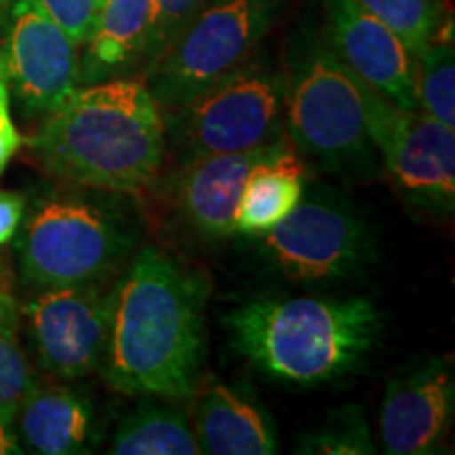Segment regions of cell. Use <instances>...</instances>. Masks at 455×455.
<instances>
[{
  "mask_svg": "<svg viewBox=\"0 0 455 455\" xmlns=\"http://www.w3.org/2000/svg\"><path fill=\"white\" fill-rule=\"evenodd\" d=\"M209 284L173 258L146 247L114 283L101 375L133 396L184 401L204 365V301Z\"/></svg>",
  "mask_w": 455,
  "mask_h": 455,
  "instance_id": "1",
  "label": "cell"
},
{
  "mask_svg": "<svg viewBox=\"0 0 455 455\" xmlns=\"http://www.w3.org/2000/svg\"><path fill=\"white\" fill-rule=\"evenodd\" d=\"M26 144L55 178L129 196L155 184L167 158L161 106L131 76L81 84Z\"/></svg>",
  "mask_w": 455,
  "mask_h": 455,
  "instance_id": "2",
  "label": "cell"
},
{
  "mask_svg": "<svg viewBox=\"0 0 455 455\" xmlns=\"http://www.w3.org/2000/svg\"><path fill=\"white\" fill-rule=\"evenodd\" d=\"M238 355L272 382L316 388L355 373L378 348L384 321L371 299L253 298L228 310Z\"/></svg>",
  "mask_w": 455,
  "mask_h": 455,
  "instance_id": "3",
  "label": "cell"
},
{
  "mask_svg": "<svg viewBox=\"0 0 455 455\" xmlns=\"http://www.w3.org/2000/svg\"><path fill=\"white\" fill-rule=\"evenodd\" d=\"M51 192L24 215L15 241L21 281L32 289L106 283L140 241V218L127 195Z\"/></svg>",
  "mask_w": 455,
  "mask_h": 455,
  "instance_id": "4",
  "label": "cell"
},
{
  "mask_svg": "<svg viewBox=\"0 0 455 455\" xmlns=\"http://www.w3.org/2000/svg\"><path fill=\"white\" fill-rule=\"evenodd\" d=\"M283 76L284 133L295 150L341 178L378 173L365 116L367 84L329 49L321 30L304 26L291 34Z\"/></svg>",
  "mask_w": 455,
  "mask_h": 455,
  "instance_id": "5",
  "label": "cell"
},
{
  "mask_svg": "<svg viewBox=\"0 0 455 455\" xmlns=\"http://www.w3.org/2000/svg\"><path fill=\"white\" fill-rule=\"evenodd\" d=\"M167 155L178 164L275 144L284 133L283 68L255 53L201 93L163 110Z\"/></svg>",
  "mask_w": 455,
  "mask_h": 455,
  "instance_id": "6",
  "label": "cell"
},
{
  "mask_svg": "<svg viewBox=\"0 0 455 455\" xmlns=\"http://www.w3.org/2000/svg\"><path fill=\"white\" fill-rule=\"evenodd\" d=\"M278 9L281 0H207L144 72L161 110L180 106L251 60Z\"/></svg>",
  "mask_w": 455,
  "mask_h": 455,
  "instance_id": "7",
  "label": "cell"
},
{
  "mask_svg": "<svg viewBox=\"0 0 455 455\" xmlns=\"http://www.w3.org/2000/svg\"><path fill=\"white\" fill-rule=\"evenodd\" d=\"M255 241L261 258L295 284L346 283L375 259L373 228L323 184L306 186L291 215Z\"/></svg>",
  "mask_w": 455,
  "mask_h": 455,
  "instance_id": "8",
  "label": "cell"
},
{
  "mask_svg": "<svg viewBox=\"0 0 455 455\" xmlns=\"http://www.w3.org/2000/svg\"><path fill=\"white\" fill-rule=\"evenodd\" d=\"M367 131L398 195L418 212L447 218L455 209V133L419 110H403L365 89Z\"/></svg>",
  "mask_w": 455,
  "mask_h": 455,
  "instance_id": "9",
  "label": "cell"
},
{
  "mask_svg": "<svg viewBox=\"0 0 455 455\" xmlns=\"http://www.w3.org/2000/svg\"><path fill=\"white\" fill-rule=\"evenodd\" d=\"M0 32L11 98L26 118L49 116L81 87L76 43L38 0H9Z\"/></svg>",
  "mask_w": 455,
  "mask_h": 455,
  "instance_id": "10",
  "label": "cell"
},
{
  "mask_svg": "<svg viewBox=\"0 0 455 455\" xmlns=\"http://www.w3.org/2000/svg\"><path fill=\"white\" fill-rule=\"evenodd\" d=\"M114 284L41 289L28 301V338L38 365L51 375L76 379L100 369L104 358Z\"/></svg>",
  "mask_w": 455,
  "mask_h": 455,
  "instance_id": "11",
  "label": "cell"
},
{
  "mask_svg": "<svg viewBox=\"0 0 455 455\" xmlns=\"http://www.w3.org/2000/svg\"><path fill=\"white\" fill-rule=\"evenodd\" d=\"M321 34L369 89L403 110H418V57L356 0H323Z\"/></svg>",
  "mask_w": 455,
  "mask_h": 455,
  "instance_id": "12",
  "label": "cell"
},
{
  "mask_svg": "<svg viewBox=\"0 0 455 455\" xmlns=\"http://www.w3.org/2000/svg\"><path fill=\"white\" fill-rule=\"evenodd\" d=\"M455 413V375L447 358H428L405 369L386 386L379 436L388 455L441 451Z\"/></svg>",
  "mask_w": 455,
  "mask_h": 455,
  "instance_id": "13",
  "label": "cell"
},
{
  "mask_svg": "<svg viewBox=\"0 0 455 455\" xmlns=\"http://www.w3.org/2000/svg\"><path fill=\"white\" fill-rule=\"evenodd\" d=\"M293 150L287 138L230 155H215L178 164L171 173V196L190 230L207 241L235 235V213L244 180L255 164Z\"/></svg>",
  "mask_w": 455,
  "mask_h": 455,
  "instance_id": "14",
  "label": "cell"
},
{
  "mask_svg": "<svg viewBox=\"0 0 455 455\" xmlns=\"http://www.w3.org/2000/svg\"><path fill=\"white\" fill-rule=\"evenodd\" d=\"M192 428L207 455H272L281 449L268 409L235 386L209 384L198 398Z\"/></svg>",
  "mask_w": 455,
  "mask_h": 455,
  "instance_id": "15",
  "label": "cell"
},
{
  "mask_svg": "<svg viewBox=\"0 0 455 455\" xmlns=\"http://www.w3.org/2000/svg\"><path fill=\"white\" fill-rule=\"evenodd\" d=\"M15 419L26 447L41 455L89 453L100 439L93 403L64 386H34Z\"/></svg>",
  "mask_w": 455,
  "mask_h": 455,
  "instance_id": "16",
  "label": "cell"
},
{
  "mask_svg": "<svg viewBox=\"0 0 455 455\" xmlns=\"http://www.w3.org/2000/svg\"><path fill=\"white\" fill-rule=\"evenodd\" d=\"M152 0H104L78 60V83L124 78L144 66Z\"/></svg>",
  "mask_w": 455,
  "mask_h": 455,
  "instance_id": "17",
  "label": "cell"
},
{
  "mask_svg": "<svg viewBox=\"0 0 455 455\" xmlns=\"http://www.w3.org/2000/svg\"><path fill=\"white\" fill-rule=\"evenodd\" d=\"M306 175L295 150L255 164L238 196L235 235L261 236L287 220L304 196Z\"/></svg>",
  "mask_w": 455,
  "mask_h": 455,
  "instance_id": "18",
  "label": "cell"
},
{
  "mask_svg": "<svg viewBox=\"0 0 455 455\" xmlns=\"http://www.w3.org/2000/svg\"><path fill=\"white\" fill-rule=\"evenodd\" d=\"M112 455H198L195 428L181 409L148 396L114 432Z\"/></svg>",
  "mask_w": 455,
  "mask_h": 455,
  "instance_id": "19",
  "label": "cell"
},
{
  "mask_svg": "<svg viewBox=\"0 0 455 455\" xmlns=\"http://www.w3.org/2000/svg\"><path fill=\"white\" fill-rule=\"evenodd\" d=\"M418 110L455 129V47L447 20L418 55Z\"/></svg>",
  "mask_w": 455,
  "mask_h": 455,
  "instance_id": "20",
  "label": "cell"
},
{
  "mask_svg": "<svg viewBox=\"0 0 455 455\" xmlns=\"http://www.w3.org/2000/svg\"><path fill=\"white\" fill-rule=\"evenodd\" d=\"M418 57L447 21L445 0H356Z\"/></svg>",
  "mask_w": 455,
  "mask_h": 455,
  "instance_id": "21",
  "label": "cell"
},
{
  "mask_svg": "<svg viewBox=\"0 0 455 455\" xmlns=\"http://www.w3.org/2000/svg\"><path fill=\"white\" fill-rule=\"evenodd\" d=\"M298 453L308 455H371L375 449L365 411L344 405L325 415L323 422L299 436Z\"/></svg>",
  "mask_w": 455,
  "mask_h": 455,
  "instance_id": "22",
  "label": "cell"
},
{
  "mask_svg": "<svg viewBox=\"0 0 455 455\" xmlns=\"http://www.w3.org/2000/svg\"><path fill=\"white\" fill-rule=\"evenodd\" d=\"M34 386L32 367L20 344V316H15L0 325V422H15Z\"/></svg>",
  "mask_w": 455,
  "mask_h": 455,
  "instance_id": "23",
  "label": "cell"
},
{
  "mask_svg": "<svg viewBox=\"0 0 455 455\" xmlns=\"http://www.w3.org/2000/svg\"><path fill=\"white\" fill-rule=\"evenodd\" d=\"M207 0H152L150 30H148L144 66L141 72L155 66V61L164 53V49L175 41L188 21L198 13Z\"/></svg>",
  "mask_w": 455,
  "mask_h": 455,
  "instance_id": "24",
  "label": "cell"
},
{
  "mask_svg": "<svg viewBox=\"0 0 455 455\" xmlns=\"http://www.w3.org/2000/svg\"><path fill=\"white\" fill-rule=\"evenodd\" d=\"M43 9L64 28L68 36L83 47L87 43L95 20H98V0H38Z\"/></svg>",
  "mask_w": 455,
  "mask_h": 455,
  "instance_id": "25",
  "label": "cell"
},
{
  "mask_svg": "<svg viewBox=\"0 0 455 455\" xmlns=\"http://www.w3.org/2000/svg\"><path fill=\"white\" fill-rule=\"evenodd\" d=\"M26 146V138L20 133L11 112V89L7 74H4L3 57H0V175L13 161V156L20 152V148Z\"/></svg>",
  "mask_w": 455,
  "mask_h": 455,
  "instance_id": "26",
  "label": "cell"
},
{
  "mask_svg": "<svg viewBox=\"0 0 455 455\" xmlns=\"http://www.w3.org/2000/svg\"><path fill=\"white\" fill-rule=\"evenodd\" d=\"M26 196L15 190H0V249L13 241L26 215Z\"/></svg>",
  "mask_w": 455,
  "mask_h": 455,
  "instance_id": "27",
  "label": "cell"
},
{
  "mask_svg": "<svg viewBox=\"0 0 455 455\" xmlns=\"http://www.w3.org/2000/svg\"><path fill=\"white\" fill-rule=\"evenodd\" d=\"M20 304H17L13 289H11L9 272L4 268L3 259H0V325L20 316Z\"/></svg>",
  "mask_w": 455,
  "mask_h": 455,
  "instance_id": "28",
  "label": "cell"
},
{
  "mask_svg": "<svg viewBox=\"0 0 455 455\" xmlns=\"http://www.w3.org/2000/svg\"><path fill=\"white\" fill-rule=\"evenodd\" d=\"M21 451H24V449L20 445V439H17L13 424L0 422V455H15Z\"/></svg>",
  "mask_w": 455,
  "mask_h": 455,
  "instance_id": "29",
  "label": "cell"
},
{
  "mask_svg": "<svg viewBox=\"0 0 455 455\" xmlns=\"http://www.w3.org/2000/svg\"><path fill=\"white\" fill-rule=\"evenodd\" d=\"M7 9H9V0H0V28H3V21H4V15H7Z\"/></svg>",
  "mask_w": 455,
  "mask_h": 455,
  "instance_id": "30",
  "label": "cell"
},
{
  "mask_svg": "<svg viewBox=\"0 0 455 455\" xmlns=\"http://www.w3.org/2000/svg\"><path fill=\"white\" fill-rule=\"evenodd\" d=\"M101 3H104V0H98V4H100V7H101Z\"/></svg>",
  "mask_w": 455,
  "mask_h": 455,
  "instance_id": "31",
  "label": "cell"
}]
</instances>
